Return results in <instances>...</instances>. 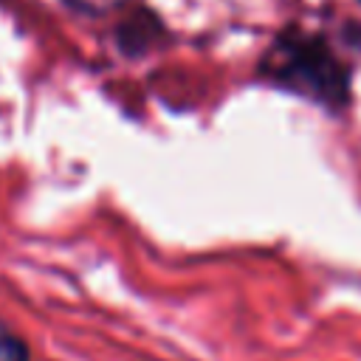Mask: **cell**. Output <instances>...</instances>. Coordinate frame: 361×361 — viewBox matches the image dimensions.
I'll return each instance as SVG.
<instances>
[{
	"label": "cell",
	"mask_w": 361,
	"mask_h": 361,
	"mask_svg": "<svg viewBox=\"0 0 361 361\" xmlns=\"http://www.w3.org/2000/svg\"><path fill=\"white\" fill-rule=\"evenodd\" d=\"M265 82L305 96L324 107H341L347 102V71L333 56L327 42L316 34L296 28L282 31L259 62Z\"/></svg>",
	"instance_id": "cell-1"
},
{
	"label": "cell",
	"mask_w": 361,
	"mask_h": 361,
	"mask_svg": "<svg viewBox=\"0 0 361 361\" xmlns=\"http://www.w3.org/2000/svg\"><path fill=\"white\" fill-rule=\"evenodd\" d=\"M166 39H169V31H166L164 20L147 6H138L116 25V48L130 59H138V56L155 51Z\"/></svg>",
	"instance_id": "cell-2"
},
{
	"label": "cell",
	"mask_w": 361,
	"mask_h": 361,
	"mask_svg": "<svg viewBox=\"0 0 361 361\" xmlns=\"http://www.w3.org/2000/svg\"><path fill=\"white\" fill-rule=\"evenodd\" d=\"M0 361H31L28 344L6 322H0Z\"/></svg>",
	"instance_id": "cell-3"
},
{
	"label": "cell",
	"mask_w": 361,
	"mask_h": 361,
	"mask_svg": "<svg viewBox=\"0 0 361 361\" xmlns=\"http://www.w3.org/2000/svg\"><path fill=\"white\" fill-rule=\"evenodd\" d=\"M65 3H71L73 8H82V11H90V14H102V11H107V8H113V6H118L121 0H65Z\"/></svg>",
	"instance_id": "cell-4"
}]
</instances>
